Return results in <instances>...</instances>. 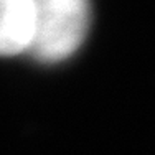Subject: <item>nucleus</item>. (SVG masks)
Wrapping results in <instances>:
<instances>
[{
    "label": "nucleus",
    "mask_w": 155,
    "mask_h": 155,
    "mask_svg": "<svg viewBox=\"0 0 155 155\" xmlns=\"http://www.w3.org/2000/svg\"><path fill=\"white\" fill-rule=\"evenodd\" d=\"M89 0H35V35L30 54L60 63L74 54L89 30Z\"/></svg>",
    "instance_id": "f257e3e1"
},
{
    "label": "nucleus",
    "mask_w": 155,
    "mask_h": 155,
    "mask_svg": "<svg viewBox=\"0 0 155 155\" xmlns=\"http://www.w3.org/2000/svg\"><path fill=\"white\" fill-rule=\"evenodd\" d=\"M35 35V0H0V56L30 53Z\"/></svg>",
    "instance_id": "f03ea898"
}]
</instances>
